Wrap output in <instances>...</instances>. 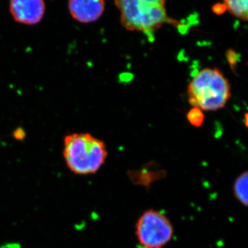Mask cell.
Returning <instances> with one entry per match:
<instances>
[{
    "label": "cell",
    "mask_w": 248,
    "mask_h": 248,
    "mask_svg": "<svg viewBox=\"0 0 248 248\" xmlns=\"http://www.w3.org/2000/svg\"><path fill=\"white\" fill-rule=\"evenodd\" d=\"M63 156L67 167L78 175L97 173L107 159L105 143L90 133H73L63 140Z\"/></svg>",
    "instance_id": "1"
},
{
    "label": "cell",
    "mask_w": 248,
    "mask_h": 248,
    "mask_svg": "<svg viewBox=\"0 0 248 248\" xmlns=\"http://www.w3.org/2000/svg\"><path fill=\"white\" fill-rule=\"evenodd\" d=\"M188 102L203 111L223 108L232 97L230 81L217 68L201 70L187 86Z\"/></svg>",
    "instance_id": "2"
},
{
    "label": "cell",
    "mask_w": 248,
    "mask_h": 248,
    "mask_svg": "<svg viewBox=\"0 0 248 248\" xmlns=\"http://www.w3.org/2000/svg\"><path fill=\"white\" fill-rule=\"evenodd\" d=\"M127 30L151 34L167 22L166 0H115Z\"/></svg>",
    "instance_id": "3"
},
{
    "label": "cell",
    "mask_w": 248,
    "mask_h": 248,
    "mask_svg": "<svg viewBox=\"0 0 248 248\" xmlns=\"http://www.w3.org/2000/svg\"><path fill=\"white\" fill-rule=\"evenodd\" d=\"M173 234L170 220L159 210H146L135 225V236L141 248H164L172 240Z\"/></svg>",
    "instance_id": "4"
},
{
    "label": "cell",
    "mask_w": 248,
    "mask_h": 248,
    "mask_svg": "<svg viewBox=\"0 0 248 248\" xmlns=\"http://www.w3.org/2000/svg\"><path fill=\"white\" fill-rule=\"evenodd\" d=\"M10 13L16 22L35 25L43 19L46 5L44 0H11Z\"/></svg>",
    "instance_id": "5"
},
{
    "label": "cell",
    "mask_w": 248,
    "mask_h": 248,
    "mask_svg": "<svg viewBox=\"0 0 248 248\" xmlns=\"http://www.w3.org/2000/svg\"><path fill=\"white\" fill-rule=\"evenodd\" d=\"M68 10L73 19L80 23L96 22L104 14V0H68Z\"/></svg>",
    "instance_id": "6"
},
{
    "label": "cell",
    "mask_w": 248,
    "mask_h": 248,
    "mask_svg": "<svg viewBox=\"0 0 248 248\" xmlns=\"http://www.w3.org/2000/svg\"><path fill=\"white\" fill-rule=\"evenodd\" d=\"M223 6L235 17L248 20V0H223Z\"/></svg>",
    "instance_id": "7"
},
{
    "label": "cell",
    "mask_w": 248,
    "mask_h": 248,
    "mask_svg": "<svg viewBox=\"0 0 248 248\" xmlns=\"http://www.w3.org/2000/svg\"><path fill=\"white\" fill-rule=\"evenodd\" d=\"M248 179L247 171L241 173L235 180L233 186V192L235 197L240 203L247 206L248 202Z\"/></svg>",
    "instance_id": "8"
},
{
    "label": "cell",
    "mask_w": 248,
    "mask_h": 248,
    "mask_svg": "<svg viewBox=\"0 0 248 248\" xmlns=\"http://www.w3.org/2000/svg\"><path fill=\"white\" fill-rule=\"evenodd\" d=\"M187 120L192 126L196 128L202 127L205 120L203 111L198 108L192 107L187 112Z\"/></svg>",
    "instance_id": "9"
},
{
    "label": "cell",
    "mask_w": 248,
    "mask_h": 248,
    "mask_svg": "<svg viewBox=\"0 0 248 248\" xmlns=\"http://www.w3.org/2000/svg\"><path fill=\"white\" fill-rule=\"evenodd\" d=\"M227 58H228V62L231 67H234V64H236V62L238 61L237 54L233 50H229L227 52Z\"/></svg>",
    "instance_id": "10"
},
{
    "label": "cell",
    "mask_w": 248,
    "mask_h": 248,
    "mask_svg": "<svg viewBox=\"0 0 248 248\" xmlns=\"http://www.w3.org/2000/svg\"><path fill=\"white\" fill-rule=\"evenodd\" d=\"M15 138L17 140H22L25 137V132L22 130V129H17L16 131L14 132Z\"/></svg>",
    "instance_id": "11"
}]
</instances>
